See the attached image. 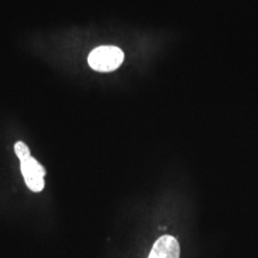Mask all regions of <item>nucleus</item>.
<instances>
[{"label": "nucleus", "instance_id": "20e7f679", "mask_svg": "<svg viewBox=\"0 0 258 258\" xmlns=\"http://www.w3.org/2000/svg\"><path fill=\"white\" fill-rule=\"evenodd\" d=\"M15 152H16V154H17V156L19 158L20 162L26 160L29 157H31V152H30V149L28 148L27 145L24 142H21V141H19V142L16 143Z\"/></svg>", "mask_w": 258, "mask_h": 258}, {"label": "nucleus", "instance_id": "7ed1b4c3", "mask_svg": "<svg viewBox=\"0 0 258 258\" xmlns=\"http://www.w3.org/2000/svg\"><path fill=\"white\" fill-rule=\"evenodd\" d=\"M148 258H180L178 241L171 235H163L154 243Z\"/></svg>", "mask_w": 258, "mask_h": 258}, {"label": "nucleus", "instance_id": "f03ea898", "mask_svg": "<svg viewBox=\"0 0 258 258\" xmlns=\"http://www.w3.org/2000/svg\"><path fill=\"white\" fill-rule=\"evenodd\" d=\"M20 169L29 189L34 192H39L44 188L46 170L35 158L29 157L20 162Z\"/></svg>", "mask_w": 258, "mask_h": 258}, {"label": "nucleus", "instance_id": "f257e3e1", "mask_svg": "<svg viewBox=\"0 0 258 258\" xmlns=\"http://www.w3.org/2000/svg\"><path fill=\"white\" fill-rule=\"evenodd\" d=\"M124 58L123 52L116 46H100L88 55V63L98 72H112L120 67Z\"/></svg>", "mask_w": 258, "mask_h": 258}]
</instances>
